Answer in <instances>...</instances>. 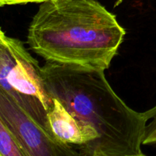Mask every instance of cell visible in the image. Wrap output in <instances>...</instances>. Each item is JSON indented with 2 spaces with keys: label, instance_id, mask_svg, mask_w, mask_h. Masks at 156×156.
Segmentation results:
<instances>
[{
  "label": "cell",
  "instance_id": "obj_1",
  "mask_svg": "<svg viewBox=\"0 0 156 156\" xmlns=\"http://www.w3.org/2000/svg\"><path fill=\"white\" fill-rule=\"evenodd\" d=\"M41 69L50 97L97 132L98 140L91 156L143 153L144 114L129 108L117 95L104 70L54 62H46Z\"/></svg>",
  "mask_w": 156,
  "mask_h": 156
},
{
  "label": "cell",
  "instance_id": "obj_2",
  "mask_svg": "<svg viewBox=\"0 0 156 156\" xmlns=\"http://www.w3.org/2000/svg\"><path fill=\"white\" fill-rule=\"evenodd\" d=\"M27 30L29 47L46 62L110 67L126 31L97 0H46Z\"/></svg>",
  "mask_w": 156,
  "mask_h": 156
},
{
  "label": "cell",
  "instance_id": "obj_3",
  "mask_svg": "<svg viewBox=\"0 0 156 156\" xmlns=\"http://www.w3.org/2000/svg\"><path fill=\"white\" fill-rule=\"evenodd\" d=\"M0 118L26 156H80L76 148L49 133L0 87Z\"/></svg>",
  "mask_w": 156,
  "mask_h": 156
},
{
  "label": "cell",
  "instance_id": "obj_4",
  "mask_svg": "<svg viewBox=\"0 0 156 156\" xmlns=\"http://www.w3.org/2000/svg\"><path fill=\"white\" fill-rule=\"evenodd\" d=\"M0 156H26L9 128L0 118Z\"/></svg>",
  "mask_w": 156,
  "mask_h": 156
},
{
  "label": "cell",
  "instance_id": "obj_5",
  "mask_svg": "<svg viewBox=\"0 0 156 156\" xmlns=\"http://www.w3.org/2000/svg\"><path fill=\"white\" fill-rule=\"evenodd\" d=\"M146 119L143 145L156 147V106L143 112Z\"/></svg>",
  "mask_w": 156,
  "mask_h": 156
},
{
  "label": "cell",
  "instance_id": "obj_6",
  "mask_svg": "<svg viewBox=\"0 0 156 156\" xmlns=\"http://www.w3.org/2000/svg\"><path fill=\"white\" fill-rule=\"evenodd\" d=\"M46 0H0V6L13 5L27 4V3H41Z\"/></svg>",
  "mask_w": 156,
  "mask_h": 156
},
{
  "label": "cell",
  "instance_id": "obj_7",
  "mask_svg": "<svg viewBox=\"0 0 156 156\" xmlns=\"http://www.w3.org/2000/svg\"><path fill=\"white\" fill-rule=\"evenodd\" d=\"M5 32L3 31L2 30V28L1 27H0V43L2 42V41L3 40V38L5 37Z\"/></svg>",
  "mask_w": 156,
  "mask_h": 156
},
{
  "label": "cell",
  "instance_id": "obj_8",
  "mask_svg": "<svg viewBox=\"0 0 156 156\" xmlns=\"http://www.w3.org/2000/svg\"><path fill=\"white\" fill-rule=\"evenodd\" d=\"M129 156H146L143 153H141V154H139V155H129Z\"/></svg>",
  "mask_w": 156,
  "mask_h": 156
}]
</instances>
